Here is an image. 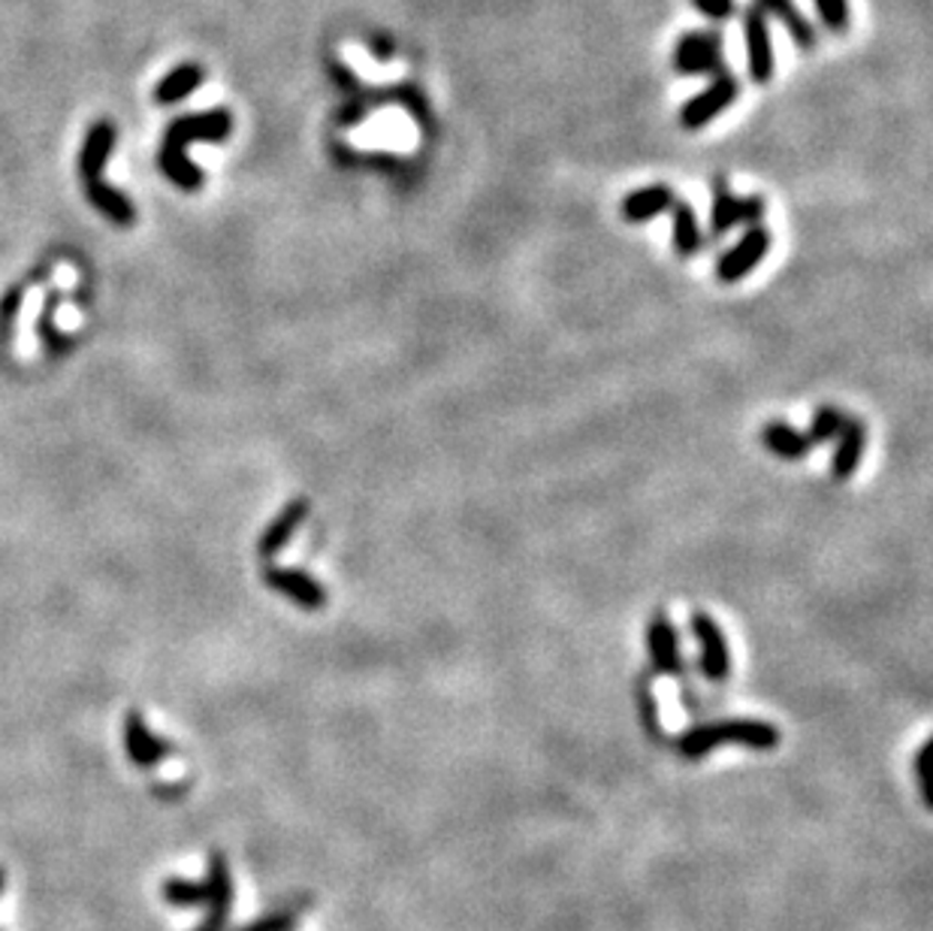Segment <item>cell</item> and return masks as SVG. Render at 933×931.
I'll use <instances>...</instances> for the list:
<instances>
[{
	"label": "cell",
	"instance_id": "6da1fadb",
	"mask_svg": "<svg viewBox=\"0 0 933 931\" xmlns=\"http://www.w3.org/2000/svg\"><path fill=\"white\" fill-rule=\"evenodd\" d=\"M230 133H233V115L227 110L194 112V115L170 121V128L163 133L158 166L175 188L196 191V188H203V170L187 158V149L191 143H224Z\"/></svg>",
	"mask_w": 933,
	"mask_h": 931
},
{
	"label": "cell",
	"instance_id": "7a4b0ae2",
	"mask_svg": "<svg viewBox=\"0 0 933 931\" xmlns=\"http://www.w3.org/2000/svg\"><path fill=\"white\" fill-rule=\"evenodd\" d=\"M780 729L768 720H752V717H734V720H717V723H701L686 729L677 741V750L683 759H704L710 750L722 745H740L749 750H773L780 747Z\"/></svg>",
	"mask_w": 933,
	"mask_h": 931
},
{
	"label": "cell",
	"instance_id": "3957f363",
	"mask_svg": "<svg viewBox=\"0 0 933 931\" xmlns=\"http://www.w3.org/2000/svg\"><path fill=\"white\" fill-rule=\"evenodd\" d=\"M673 70L683 77H719L726 73L722 58V33L719 31H689L680 37L673 49Z\"/></svg>",
	"mask_w": 933,
	"mask_h": 931
},
{
	"label": "cell",
	"instance_id": "277c9868",
	"mask_svg": "<svg viewBox=\"0 0 933 931\" xmlns=\"http://www.w3.org/2000/svg\"><path fill=\"white\" fill-rule=\"evenodd\" d=\"M203 892H206V899H203V910H206V913H203V922H200L194 931H224L227 929L230 910H233L236 889H233V874H230L227 856L221 853V850L209 853Z\"/></svg>",
	"mask_w": 933,
	"mask_h": 931
},
{
	"label": "cell",
	"instance_id": "5b68a950",
	"mask_svg": "<svg viewBox=\"0 0 933 931\" xmlns=\"http://www.w3.org/2000/svg\"><path fill=\"white\" fill-rule=\"evenodd\" d=\"M740 94V82L731 73H719V77H713V82L701 91V94H694V98H689L683 103V110H680V128H686V131H701V128H707L710 121L717 119V115H722V112L738 100Z\"/></svg>",
	"mask_w": 933,
	"mask_h": 931
},
{
	"label": "cell",
	"instance_id": "8992f818",
	"mask_svg": "<svg viewBox=\"0 0 933 931\" xmlns=\"http://www.w3.org/2000/svg\"><path fill=\"white\" fill-rule=\"evenodd\" d=\"M771 242V231H768L764 224H761V227H747V233H743L731 249H726V254L717 261L719 282L734 285L740 279H747V275L768 257Z\"/></svg>",
	"mask_w": 933,
	"mask_h": 931
},
{
	"label": "cell",
	"instance_id": "52a82bcc",
	"mask_svg": "<svg viewBox=\"0 0 933 931\" xmlns=\"http://www.w3.org/2000/svg\"><path fill=\"white\" fill-rule=\"evenodd\" d=\"M689 629H692V636L701 645V659H698L701 675L707 680H713V684H722L731 675V650H728V638L722 633V626L707 611H694L689 617Z\"/></svg>",
	"mask_w": 933,
	"mask_h": 931
},
{
	"label": "cell",
	"instance_id": "ba28073f",
	"mask_svg": "<svg viewBox=\"0 0 933 931\" xmlns=\"http://www.w3.org/2000/svg\"><path fill=\"white\" fill-rule=\"evenodd\" d=\"M263 581L272 593H278L284 599H291L294 605L305 608V611H321L326 605L324 584L315 581L312 575H305L300 569H287V566H266L263 569Z\"/></svg>",
	"mask_w": 933,
	"mask_h": 931
},
{
	"label": "cell",
	"instance_id": "9c48e42d",
	"mask_svg": "<svg viewBox=\"0 0 933 931\" xmlns=\"http://www.w3.org/2000/svg\"><path fill=\"white\" fill-rule=\"evenodd\" d=\"M647 647H650V662L656 675L662 678H677L683 671V657H680V636L671 617L665 611L652 614L647 626Z\"/></svg>",
	"mask_w": 933,
	"mask_h": 931
},
{
	"label": "cell",
	"instance_id": "30bf717a",
	"mask_svg": "<svg viewBox=\"0 0 933 931\" xmlns=\"http://www.w3.org/2000/svg\"><path fill=\"white\" fill-rule=\"evenodd\" d=\"M115 140H119V131H115L112 121L100 119L88 128L85 140H82V152H79V179H82V188L103 182V170H107L109 158H112Z\"/></svg>",
	"mask_w": 933,
	"mask_h": 931
},
{
	"label": "cell",
	"instance_id": "8fae6325",
	"mask_svg": "<svg viewBox=\"0 0 933 931\" xmlns=\"http://www.w3.org/2000/svg\"><path fill=\"white\" fill-rule=\"evenodd\" d=\"M743 28H747L749 79L759 82V85H768L773 79V45L771 31H768V16L759 7H749Z\"/></svg>",
	"mask_w": 933,
	"mask_h": 931
},
{
	"label": "cell",
	"instance_id": "7c38bea8",
	"mask_svg": "<svg viewBox=\"0 0 933 931\" xmlns=\"http://www.w3.org/2000/svg\"><path fill=\"white\" fill-rule=\"evenodd\" d=\"M124 750H128L133 766L140 768L161 766L163 759L173 753L170 741L158 738V735L149 729V723H145V717H142L140 711H131L128 714V720H124Z\"/></svg>",
	"mask_w": 933,
	"mask_h": 931
},
{
	"label": "cell",
	"instance_id": "4fadbf2b",
	"mask_svg": "<svg viewBox=\"0 0 933 931\" xmlns=\"http://www.w3.org/2000/svg\"><path fill=\"white\" fill-rule=\"evenodd\" d=\"M834 454H831V478L849 482L858 472L864 451H868V424L861 417H846V424L834 438Z\"/></svg>",
	"mask_w": 933,
	"mask_h": 931
},
{
	"label": "cell",
	"instance_id": "5bb4252c",
	"mask_svg": "<svg viewBox=\"0 0 933 931\" xmlns=\"http://www.w3.org/2000/svg\"><path fill=\"white\" fill-rule=\"evenodd\" d=\"M308 512H312V503H308V499H294V503L284 505L282 512L272 517V524L263 529L261 542H257V554H261L263 559L278 557V554L291 545L296 529L308 520Z\"/></svg>",
	"mask_w": 933,
	"mask_h": 931
},
{
	"label": "cell",
	"instance_id": "9a60e30c",
	"mask_svg": "<svg viewBox=\"0 0 933 931\" xmlns=\"http://www.w3.org/2000/svg\"><path fill=\"white\" fill-rule=\"evenodd\" d=\"M673 200H677V194L668 185L638 188V191H631L629 198L622 200V219L631 221V224H643V221L668 212L673 206Z\"/></svg>",
	"mask_w": 933,
	"mask_h": 931
},
{
	"label": "cell",
	"instance_id": "2e32d148",
	"mask_svg": "<svg viewBox=\"0 0 933 931\" xmlns=\"http://www.w3.org/2000/svg\"><path fill=\"white\" fill-rule=\"evenodd\" d=\"M759 436L761 445L771 451L773 457H780V461H803L810 454V448H813L807 433L789 427L785 421H768Z\"/></svg>",
	"mask_w": 933,
	"mask_h": 931
},
{
	"label": "cell",
	"instance_id": "e0dca14e",
	"mask_svg": "<svg viewBox=\"0 0 933 931\" xmlns=\"http://www.w3.org/2000/svg\"><path fill=\"white\" fill-rule=\"evenodd\" d=\"M85 198L88 203L98 209L103 219L112 221L115 227H131L133 221H136V209H133L128 194L119 191V188L107 185V182H94V185L85 188Z\"/></svg>",
	"mask_w": 933,
	"mask_h": 931
},
{
	"label": "cell",
	"instance_id": "ac0fdd59",
	"mask_svg": "<svg viewBox=\"0 0 933 931\" xmlns=\"http://www.w3.org/2000/svg\"><path fill=\"white\" fill-rule=\"evenodd\" d=\"M203 79H206V73H203V67L200 64H191V61H187V64L173 67V70L154 85V100H158L161 107H173L179 100L191 98L196 88L203 85Z\"/></svg>",
	"mask_w": 933,
	"mask_h": 931
},
{
	"label": "cell",
	"instance_id": "d6986e66",
	"mask_svg": "<svg viewBox=\"0 0 933 931\" xmlns=\"http://www.w3.org/2000/svg\"><path fill=\"white\" fill-rule=\"evenodd\" d=\"M752 7H759L768 19H780L801 49H813L815 45L813 24L803 19V12L794 7V0H752Z\"/></svg>",
	"mask_w": 933,
	"mask_h": 931
},
{
	"label": "cell",
	"instance_id": "ffe728a7",
	"mask_svg": "<svg viewBox=\"0 0 933 931\" xmlns=\"http://www.w3.org/2000/svg\"><path fill=\"white\" fill-rule=\"evenodd\" d=\"M673 249L680 257H694L701 252L704 245V233H701V224H698V215L694 209L683 200H673Z\"/></svg>",
	"mask_w": 933,
	"mask_h": 931
},
{
	"label": "cell",
	"instance_id": "44dd1931",
	"mask_svg": "<svg viewBox=\"0 0 933 931\" xmlns=\"http://www.w3.org/2000/svg\"><path fill=\"white\" fill-rule=\"evenodd\" d=\"M734 224H740V198L728 191L726 179L713 182V206H710V236H726Z\"/></svg>",
	"mask_w": 933,
	"mask_h": 931
},
{
	"label": "cell",
	"instance_id": "7402d4cb",
	"mask_svg": "<svg viewBox=\"0 0 933 931\" xmlns=\"http://www.w3.org/2000/svg\"><path fill=\"white\" fill-rule=\"evenodd\" d=\"M635 699H638V720L643 735L656 741V745H665V729H662V714H659V701L652 696L650 680L640 678L638 687H635Z\"/></svg>",
	"mask_w": 933,
	"mask_h": 931
},
{
	"label": "cell",
	"instance_id": "603a6c76",
	"mask_svg": "<svg viewBox=\"0 0 933 931\" xmlns=\"http://www.w3.org/2000/svg\"><path fill=\"white\" fill-rule=\"evenodd\" d=\"M203 899H206V892H203V883H196V880H185V877L179 874L163 880V901L170 908L196 910L203 908Z\"/></svg>",
	"mask_w": 933,
	"mask_h": 931
},
{
	"label": "cell",
	"instance_id": "cb8c5ba5",
	"mask_svg": "<svg viewBox=\"0 0 933 931\" xmlns=\"http://www.w3.org/2000/svg\"><path fill=\"white\" fill-rule=\"evenodd\" d=\"M846 412L843 408H834V406H822L819 412H815L813 417H810V429H807V438H810V445H828V442H834L836 436H840V429H843V424H846Z\"/></svg>",
	"mask_w": 933,
	"mask_h": 931
},
{
	"label": "cell",
	"instance_id": "d4e9b609",
	"mask_svg": "<svg viewBox=\"0 0 933 931\" xmlns=\"http://www.w3.org/2000/svg\"><path fill=\"white\" fill-rule=\"evenodd\" d=\"M22 300H24V287L16 285L7 291V296L0 300V345L7 348L12 340V327H16V315H19V308H22Z\"/></svg>",
	"mask_w": 933,
	"mask_h": 931
},
{
	"label": "cell",
	"instance_id": "484cf974",
	"mask_svg": "<svg viewBox=\"0 0 933 931\" xmlns=\"http://www.w3.org/2000/svg\"><path fill=\"white\" fill-rule=\"evenodd\" d=\"M815 12L828 31L843 33L849 28V0H815Z\"/></svg>",
	"mask_w": 933,
	"mask_h": 931
},
{
	"label": "cell",
	"instance_id": "4316f807",
	"mask_svg": "<svg viewBox=\"0 0 933 931\" xmlns=\"http://www.w3.org/2000/svg\"><path fill=\"white\" fill-rule=\"evenodd\" d=\"M931 753H933V741H924L915 753V780H919V792H922L924 808L931 811L933 808V792H931Z\"/></svg>",
	"mask_w": 933,
	"mask_h": 931
},
{
	"label": "cell",
	"instance_id": "83f0119b",
	"mask_svg": "<svg viewBox=\"0 0 933 931\" xmlns=\"http://www.w3.org/2000/svg\"><path fill=\"white\" fill-rule=\"evenodd\" d=\"M294 929H296L294 913H287V910H275V913H266V917H261V920L242 925L240 931H294Z\"/></svg>",
	"mask_w": 933,
	"mask_h": 931
},
{
	"label": "cell",
	"instance_id": "f1b7e54d",
	"mask_svg": "<svg viewBox=\"0 0 933 931\" xmlns=\"http://www.w3.org/2000/svg\"><path fill=\"white\" fill-rule=\"evenodd\" d=\"M764 212H768V203H764V198H759V194L740 198V224L761 227V224H764Z\"/></svg>",
	"mask_w": 933,
	"mask_h": 931
},
{
	"label": "cell",
	"instance_id": "f546056e",
	"mask_svg": "<svg viewBox=\"0 0 933 931\" xmlns=\"http://www.w3.org/2000/svg\"><path fill=\"white\" fill-rule=\"evenodd\" d=\"M692 7L710 22H726L734 16V0H692Z\"/></svg>",
	"mask_w": 933,
	"mask_h": 931
},
{
	"label": "cell",
	"instance_id": "4dcf8cb0",
	"mask_svg": "<svg viewBox=\"0 0 933 931\" xmlns=\"http://www.w3.org/2000/svg\"><path fill=\"white\" fill-rule=\"evenodd\" d=\"M0 892H3V868H0Z\"/></svg>",
	"mask_w": 933,
	"mask_h": 931
}]
</instances>
